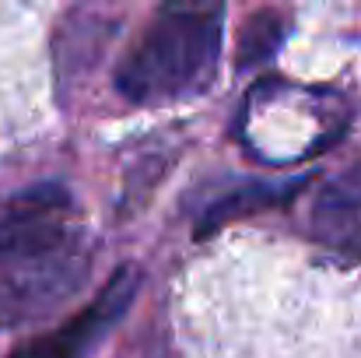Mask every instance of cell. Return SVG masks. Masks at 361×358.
<instances>
[{
    "label": "cell",
    "mask_w": 361,
    "mask_h": 358,
    "mask_svg": "<svg viewBox=\"0 0 361 358\" xmlns=\"http://www.w3.org/2000/svg\"><path fill=\"white\" fill-rule=\"evenodd\" d=\"M0 263V323L39 316L42 309L56 306L71 288H78L85 274V267H78V253L67 249Z\"/></svg>",
    "instance_id": "obj_4"
},
{
    "label": "cell",
    "mask_w": 361,
    "mask_h": 358,
    "mask_svg": "<svg viewBox=\"0 0 361 358\" xmlns=\"http://www.w3.org/2000/svg\"><path fill=\"white\" fill-rule=\"evenodd\" d=\"M137 288H140V270L126 263L109 278V285L102 288V295L88 309H81L60 330L18 345L11 358H88L99 348V341L113 330V323L130 309Z\"/></svg>",
    "instance_id": "obj_3"
},
{
    "label": "cell",
    "mask_w": 361,
    "mask_h": 358,
    "mask_svg": "<svg viewBox=\"0 0 361 358\" xmlns=\"http://www.w3.org/2000/svg\"><path fill=\"white\" fill-rule=\"evenodd\" d=\"M225 0H161L144 35L116 71L133 106H172L200 95L218 71Z\"/></svg>",
    "instance_id": "obj_1"
},
{
    "label": "cell",
    "mask_w": 361,
    "mask_h": 358,
    "mask_svg": "<svg viewBox=\"0 0 361 358\" xmlns=\"http://www.w3.org/2000/svg\"><path fill=\"white\" fill-rule=\"evenodd\" d=\"M341 338H344V341H341L337 348H330V345L323 348V345L316 341L309 358H361V327L358 323H355V330H348V327H344V330H341Z\"/></svg>",
    "instance_id": "obj_7"
},
{
    "label": "cell",
    "mask_w": 361,
    "mask_h": 358,
    "mask_svg": "<svg viewBox=\"0 0 361 358\" xmlns=\"http://www.w3.org/2000/svg\"><path fill=\"white\" fill-rule=\"evenodd\" d=\"M71 193L56 183H39L0 201V260L63 249L71 236Z\"/></svg>",
    "instance_id": "obj_2"
},
{
    "label": "cell",
    "mask_w": 361,
    "mask_h": 358,
    "mask_svg": "<svg viewBox=\"0 0 361 358\" xmlns=\"http://www.w3.org/2000/svg\"><path fill=\"white\" fill-rule=\"evenodd\" d=\"M281 35H284V28H281L277 14H270V11H267V14H256V18L245 25V32H242L239 67H256V64L270 60L274 49L281 46Z\"/></svg>",
    "instance_id": "obj_6"
},
{
    "label": "cell",
    "mask_w": 361,
    "mask_h": 358,
    "mask_svg": "<svg viewBox=\"0 0 361 358\" xmlns=\"http://www.w3.org/2000/svg\"><path fill=\"white\" fill-rule=\"evenodd\" d=\"M312 222L319 242L361 263V158L323 186Z\"/></svg>",
    "instance_id": "obj_5"
}]
</instances>
